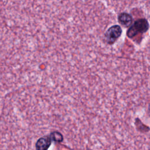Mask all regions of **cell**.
Listing matches in <instances>:
<instances>
[{
	"instance_id": "5b68a950",
	"label": "cell",
	"mask_w": 150,
	"mask_h": 150,
	"mask_svg": "<svg viewBox=\"0 0 150 150\" xmlns=\"http://www.w3.org/2000/svg\"><path fill=\"white\" fill-rule=\"evenodd\" d=\"M50 137L52 140H53L56 142H61L63 139L62 134L58 131L52 132L50 135Z\"/></svg>"
},
{
	"instance_id": "277c9868",
	"label": "cell",
	"mask_w": 150,
	"mask_h": 150,
	"mask_svg": "<svg viewBox=\"0 0 150 150\" xmlns=\"http://www.w3.org/2000/svg\"><path fill=\"white\" fill-rule=\"evenodd\" d=\"M52 139L50 136H44L40 138L36 143L37 150H47L51 145Z\"/></svg>"
},
{
	"instance_id": "6da1fadb",
	"label": "cell",
	"mask_w": 150,
	"mask_h": 150,
	"mask_svg": "<svg viewBox=\"0 0 150 150\" xmlns=\"http://www.w3.org/2000/svg\"><path fill=\"white\" fill-rule=\"evenodd\" d=\"M149 28L148 20L145 18H139L134 21L127 31V36L131 39L135 36L146 33Z\"/></svg>"
},
{
	"instance_id": "7a4b0ae2",
	"label": "cell",
	"mask_w": 150,
	"mask_h": 150,
	"mask_svg": "<svg viewBox=\"0 0 150 150\" xmlns=\"http://www.w3.org/2000/svg\"><path fill=\"white\" fill-rule=\"evenodd\" d=\"M122 32V30L120 25H114L110 26L105 33V39L107 44H114L121 36Z\"/></svg>"
},
{
	"instance_id": "3957f363",
	"label": "cell",
	"mask_w": 150,
	"mask_h": 150,
	"mask_svg": "<svg viewBox=\"0 0 150 150\" xmlns=\"http://www.w3.org/2000/svg\"><path fill=\"white\" fill-rule=\"evenodd\" d=\"M133 18L131 14L127 12L120 13L118 16V23L125 28L130 27L132 24Z\"/></svg>"
}]
</instances>
